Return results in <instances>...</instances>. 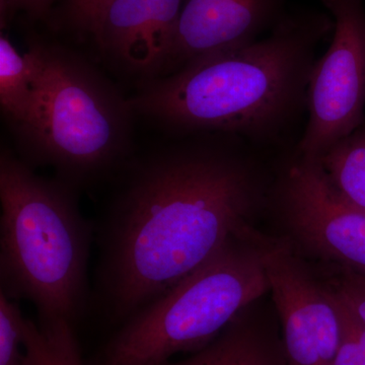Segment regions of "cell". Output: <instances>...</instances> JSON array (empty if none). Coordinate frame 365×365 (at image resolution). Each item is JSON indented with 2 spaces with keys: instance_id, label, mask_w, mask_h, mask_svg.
<instances>
[{
  "instance_id": "1",
  "label": "cell",
  "mask_w": 365,
  "mask_h": 365,
  "mask_svg": "<svg viewBox=\"0 0 365 365\" xmlns=\"http://www.w3.org/2000/svg\"><path fill=\"white\" fill-rule=\"evenodd\" d=\"M121 168L96 227V304L127 321L251 228L270 194L253 144L193 134Z\"/></svg>"
},
{
  "instance_id": "2",
  "label": "cell",
  "mask_w": 365,
  "mask_h": 365,
  "mask_svg": "<svg viewBox=\"0 0 365 365\" xmlns=\"http://www.w3.org/2000/svg\"><path fill=\"white\" fill-rule=\"evenodd\" d=\"M333 29L325 14L287 13L261 39L150 79L129 105L181 136L227 134L258 148L283 145L307 113L317 51Z\"/></svg>"
},
{
  "instance_id": "3",
  "label": "cell",
  "mask_w": 365,
  "mask_h": 365,
  "mask_svg": "<svg viewBox=\"0 0 365 365\" xmlns=\"http://www.w3.org/2000/svg\"><path fill=\"white\" fill-rule=\"evenodd\" d=\"M76 190L1 150L0 292L32 302L38 319L73 324L88 307L95 227L81 215Z\"/></svg>"
},
{
  "instance_id": "4",
  "label": "cell",
  "mask_w": 365,
  "mask_h": 365,
  "mask_svg": "<svg viewBox=\"0 0 365 365\" xmlns=\"http://www.w3.org/2000/svg\"><path fill=\"white\" fill-rule=\"evenodd\" d=\"M270 240L253 228L232 237L200 267L122 324L96 365H162L202 349L269 292Z\"/></svg>"
},
{
  "instance_id": "5",
  "label": "cell",
  "mask_w": 365,
  "mask_h": 365,
  "mask_svg": "<svg viewBox=\"0 0 365 365\" xmlns=\"http://www.w3.org/2000/svg\"><path fill=\"white\" fill-rule=\"evenodd\" d=\"M37 101L21 129L28 158L51 165L74 188L102 179L126 163L132 112L105 78L66 50L31 46Z\"/></svg>"
},
{
  "instance_id": "6",
  "label": "cell",
  "mask_w": 365,
  "mask_h": 365,
  "mask_svg": "<svg viewBox=\"0 0 365 365\" xmlns=\"http://www.w3.org/2000/svg\"><path fill=\"white\" fill-rule=\"evenodd\" d=\"M334 23L332 42L317 59L307 93V122L295 153L319 160L364 123V0H321Z\"/></svg>"
},
{
  "instance_id": "7",
  "label": "cell",
  "mask_w": 365,
  "mask_h": 365,
  "mask_svg": "<svg viewBox=\"0 0 365 365\" xmlns=\"http://www.w3.org/2000/svg\"><path fill=\"white\" fill-rule=\"evenodd\" d=\"M272 196L304 248L365 274V212L341 200L318 160L295 153L278 175Z\"/></svg>"
},
{
  "instance_id": "8",
  "label": "cell",
  "mask_w": 365,
  "mask_h": 365,
  "mask_svg": "<svg viewBox=\"0 0 365 365\" xmlns=\"http://www.w3.org/2000/svg\"><path fill=\"white\" fill-rule=\"evenodd\" d=\"M265 268L284 329L287 365H333L343 335L333 288L314 279L285 242L270 240Z\"/></svg>"
},
{
  "instance_id": "9",
  "label": "cell",
  "mask_w": 365,
  "mask_h": 365,
  "mask_svg": "<svg viewBox=\"0 0 365 365\" xmlns=\"http://www.w3.org/2000/svg\"><path fill=\"white\" fill-rule=\"evenodd\" d=\"M287 0H185L162 76L197 58L250 44L285 16Z\"/></svg>"
},
{
  "instance_id": "10",
  "label": "cell",
  "mask_w": 365,
  "mask_h": 365,
  "mask_svg": "<svg viewBox=\"0 0 365 365\" xmlns=\"http://www.w3.org/2000/svg\"><path fill=\"white\" fill-rule=\"evenodd\" d=\"M185 0H105L90 32L127 71L162 76Z\"/></svg>"
},
{
  "instance_id": "11",
  "label": "cell",
  "mask_w": 365,
  "mask_h": 365,
  "mask_svg": "<svg viewBox=\"0 0 365 365\" xmlns=\"http://www.w3.org/2000/svg\"><path fill=\"white\" fill-rule=\"evenodd\" d=\"M240 314L222 335L191 359L162 365H287L285 352H280L272 341L256 327L248 325Z\"/></svg>"
},
{
  "instance_id": "12",
  "label": "cell",
  "mask_w": 365,
  "mask_h": 365,
  "mask_svg": "<svg viewBox=\"0 0 365 365\" xmlns=\"http://www.w3.org/2000/svg\"><path fill=\"white\" fill-rule=\"evenodd\" d=\"M37 101V67L30 49L19 52L6 36L0 37V106L20 132L32 119Z\"/></svg>"
},
{
  "instance_id": "13",
  "label": "cell",
  "mask_w": 365,
  "mask_h": 365,
  "mask_svg": "<svg viewBox=\"0 0 365 365\" xmlns=\"http://www.w3.org/2000/svg\"><path fill=\"white\" fill-rule=\"evenodd\" d=\"M318 162L341 200L365 212V123L334 144Z\"/></svg>"
},
{
  "instance_id": "14",
  "label": "cell",
  "mask_w": 365,
  "mask_h": 365,
  "mask_svg": "<svg viewBox=\"0 0 365 365\" xmlns=\"http://www.w3.org/2000/svg\"><path fill=\"white\" fill-rule=\"evenodd\" d=\"M23 365H86L73 324L66 319L24 322Z\"/></svg>"
},
{
  "instance_id": "15",
  "label": "cell",
  "mask_w": 365,
  "mask_h": 365,
  "mask_svg": "<svg viewBox=\"0 0 365 365\" xmlns=\"http://www.w3.org/2000/svg\"><path fill=\"white\" fill-rule=\"evenodd\" d=\"M25 319L18 304L0 292V365H23Z\"/></svg>"
},
{
  "instance_id": "16",
  "label": "cell",
  "mask_w": 365,
  "mask_h": 365,
  "mask_svg": "<svg viewBox=\"0 0 365 365\" xmlns=\"http://www.w3.org/2000/svg\"><path fill=\"white\" fill-rule=\"evenodd\" d=\"M333 289L350 313L365 325V274L343 268Z\"/></svg>"
},
{
  "instance_id": "17",
  "label": "cell",
  "mask_w": 365,
  "mask_h": 365,
  "mask_svg": "<svg viewBox=\"0 0 365 365\" xmlns=\"http://www.w3.org/2000/svg\"><path fill=\"white\" fill-rule=\"evenodd\" d=\"M340 307V306H339ZM341 311V309H340ZM342 317V314H341ZM342 340L333 365H365V350L342 318Z\"/></svg>"
},
{
  "instance_id": "18",
  "label": "cell",
  "mask_w": 365,
  "mask_h": 365,
  "mask_svg": "<svg viewBox=\"0 0 365 365\" xmlns=\"http://www.w3.org/2000/svg\"><path fill=\"white\" fill-rule=\"evenodd\" d=\"M105 0H69V11L74 21L90 32L98 9Z\"/></svg>"
},
{
  "instance_id": "19",
  "label": "cell",
  "mask_w": 365,
  "mask_h": 365,
  "mask_svg": "<svg viewBox=\"0 0 365 365\" xmlns=\"http://www.w3.org/2000/svg\"><path fill=\"white\" fill-rule=\"evenodd\" d=\"M52 0H0L1 16L16 11H26L29 14H41L46 11Z\"/></svg>"
},
{
  "instance_id": "20",
  "label": "cell",
  "mask_w": 365,
  "mask_h": 365,
  "mask_svg": "<svg viewBox=\"0 0 365 365\" xmlns=\"http://www.w3.org/2000/svg\"><path fill=\"white\" fill-rule=\"evenodd\" d=\"M336 294V292H335ZM337 297V294H336ZM338 302H339V306L341 309V314H342V318L344 319L346 325L349 327L350 330L352 331L353 334L356 336L357 339H359L360 344L362 345L364 349L365 350V325L364 323L359 321L356 317L354 316L352 313H350L349 309H347L342 304V302L339 299V297H337Z\"/></svg>"
}]
</instances>
